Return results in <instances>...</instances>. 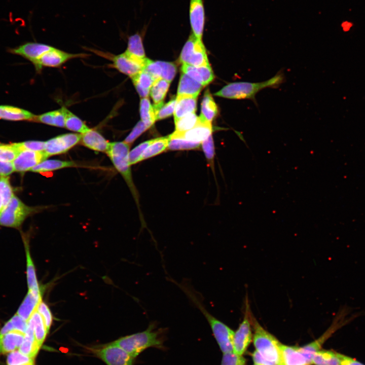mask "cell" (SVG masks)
<instances>
[{"label":"cell","instance_id":"6da1fadb","mask_svg":"<svg viewBox=\"0 0 365 365\" xmlns=\"http://www.w3.org/2000/svg\"><path fill=\"white\" fill-rule=\"evenodd\" d=\"M284 79L283 73L279 71L264 82L231 83L224 86L214 95L229 99H250L256 102V95L260 91L266 88H277L284 82Z\"/></svg>","mask_w":365,"mask_h":365},{"label":"cell","instance_id":"7a4b0ae2","mask_svg":"<svg viewBox=\"0 0 365 365\" xmlns=\"http://www.w3.org/2000/svg\"><path fill=\"white\" fill-rule=\"evenodd\" d=\"M204 315L212 331L214 337L223 353L233 351L234 332L228 326L211 314L204 307L195 294L189 287L178 284Z\"/></svg>","mask_w":365,"mask_h":365},{"label":"cell","instance_id":"3957f363","mask_svg":"<svg viewBox=\"0 0 365 365\" xmlns=\"http://www.w3.org/2000/svg\"><path fill=\"white\" fill-rule=\"evenodd\" d=\"M250 318L254 328L253 344L256 351L263 359L272 365H282L280 343L265 330L251 316V313Z\"/></svg>","mask_w":365,"mask_h":365},{"label":"cell","instance_id":"277c9868","mask_svg":"<svg viewBox=\"0 0 365 365\" xmlns=\"http://www.w3.org/2000/svg\"><path fill=\"white\" fill-rule=\"evenodd\" d=\"M154 328V324H151L144 331L120 338L113 342L135 358L149 347H162L159 333Z\"/></svg>","mask_w":365,"mask_h":365},{"label":"cell","instance_id":"5b68a950","mask_svg":"<svg viewBox=\"0 0 365 365\" xmlns=\"http://www.w3.org/2000/svg\"><path fill=\"white\" fill-rule=\"evenodd\" d=\"M130 146V144L125 141L110 142L106 153L115 167L126 181L137 203L138 195L133 182L130 169L131 165L129 162Z\"/></svg>","mask_w":365,"mask_h":365},{"label":"cell","instance_id":"8992f818","mask_svg":"<svg viewBox=\"0 0 365 365\" xmlns=\"http://www.w3.org/2000/svg\"><path fill=\"white\" fill-rule=\"evenodd\" d=\"M36 208L27 206L17 197L14 196L0 214V225L18 228Z\"/></svg>","mask_w":365,"mask_h":365},{"label":"cell","instance_id":"52a82bcc","mask_svg":"<svg viewBox=\"0 0 365 365\" xmlns=\"http://www.w3.org/2000/svg\"><path fill=\"white\" fill-rule=\"evenodd\" d=\"M180 62L195 67L210 65L206 50L201 40L191 34L181 52Z\"/></svg>","mask_w":365,"mask_h":365},{"label":"cell","instance_id":"ba28073f","mask_svg":"<svg viewBox=\"0 0 365 365\" xmlns=\"http://www.w3.org/2000/svg\"><path fill=\"white\" fill-rule=\"evenodd\" d=\"M107 365H133L134 357L113 342L94 350Z\"/></svg>","mask_w":365,"mask_h":365},{"label":"cell","instance_id":"9c48e42d","mask_svg":"<svg viewBox=\"0 0 365 365\" xmlns=\"http://www.w3.org/2000/svg\"><path fill=\"white\" fill-rule=\"evenodd\" d=\"M244 316L237 331L234 332L233 351L240 355L245 352L251 341L250 311L249 305L246 304Z\"/></svg>","mask_w":365,"mask_h":365},{"label":"cell","instance_id":"30bf717a","mask_svg":"<svg viewBox=\"0 0 365 365\" xmlns=\"http://www.w3.org/2000/svg\"><path fill=\"white\" fill-rule=\"evenodd\" d=\"M81 139V134L59 135L45 141L44 152L48 157L63 154L79 143Z\"/></svg>","mask_w":365,"mask_h":365},{"label":"cell","instance_id":"8fae6325","mask_svg":"<svg viewBox=\"0 0 365 365\" xmlns=\"http://www.w3.org/2000/svg\"><path fill=\"white\" fill-rule=\"evenodd\" d=\"M48 157L44 151L22 150L12 162L14 171L23 173L30 170Z\"/></svg>","mask_w":365,"mask_h":365},{"label":"cell","instance_id":"7c38bea8","mask_svg":"<svg viewBox=\"0 0 365 365\" xmlns=\"http://www.w3.org/2000/svg\"><path fill=\"white\" fill-rule=\"evenodd\" d=\"M189 15L192 33L202 40L206 21L203 0H190Z\"/></svg>","mask_w":365,"mask_h":365},{"label":"cell","instance_id":"4fadbf2b","mask_svg":"<svg viewBox=\"0 0 365 365\" xmlns=\"http://www.w3.org/2000/svg\"><path fill=\"white\" fill-rule=\"evenodd\" d=\"M85 56L81 54L68 53L52 47L41 57L34 67L39 71L43 66L58 67L69 59Z\"/></svg>","mask_w":365,"mask_h":365},{"label":"cell","instance_id":"5bb4252c","mask_svg":"<svg viewBox=\"0 0 365 365\" xmlns=\"http://www.w3.org/2000/svg\"><path fill=\"white\" fill-rule=\"evenodd\" d=\"M52 47L44 44L28 42L15 48L10 49L9 51L27 59L35 66L41 57Z\"/></svg>","mask_w":365,"mask_h":365},{"label":"cell","instance_id":"9a60e30c","mask_svg":"<svg viewBox=\"0 0 365 365\" xmlns=\"http://www.w3.org/2000/svg\"><path fill=\"white\" fill-rule=\"evenodd\" d=\"M211 123L200 118L198 123L193 128L181 132L175 131L170 135L181 138L188 141L201 143L211 135Z\"/></svg>","mask_w":365,"mask_h":365},{"label":"cell","instance_id":"2e32d148","mask_svg":"<svg viewBox=\"0 0 365 365\" xmlns=\"http://www.w3.org/2000/svg\"><path fill=\"white\" fill-rule=\"evenodd\" d=\"M113 61L115 68L131 78L142 71L145 65L128 56L125 52L114 56Z\"/></svg>","mask_w":365,"mask_h":365},{"label":"cell","instance_id":"e0dca14e","mask_svg":"<svg viewBox=\"0 0 365 365\" xmlns=\"http://www.w3.org/2000/svg\"><path fill=\"white\" fill-rule=\"evenodd\" d=\"M282 365H311L312 361L303 353L300 347L284 345L280 343Z\"/></svg>","mask_w":365,"mask_h":365},{"label":"cell","instance_id":"ac0fdd59","mask_svg":"<svg viewBox=\"0 0 365 365\" xmlns=\"http://www.w3.org/2000/svg\"><path fill=\"white\" fill-rule=\"evenodd\" d=\"M20 152L14 143H0V176H8L13 171L11 163Z\"/></svg>","mask_w":365,"mask_h":365},{"label":"cell","instance_id":"d6986e66","mask_svg":"<svg viewBox=\"0 0 365 365\" xmlns=\"http://www.w3.org/2000/svg\"><path fill=\"white\" fill-rule=\"evenodd\" d=\"M81 134V142L85 147L95 151L106 153L109 143L96 130L90 129Z\"/></svg>","mask_w":365,"mask_h":365},{"label":"cell","instance_id":"ffe728a7","mask_svg":"<svg viewBox=\"0 0 365 365\" xmlns=\"http://www.w3.org/2000/svg\"><path fill=\"white\" fill-rule=\"evenodd\" d=\"M42 293L28 290L16 314L27 321L42 300Z\"/></svg>","mask_w":365,"mask_h":365},{"label":"cell","instance_id":"44dd1931","mask_svg":"<svg viewBox=\"0 0 365 365\" xmlns=\"http://www.w3.org/2000/svg\"><path fill=\"white\" fill-rule=\"evenodd\" d=\"M36 115L33 113L18 107L8 105H0V119L12 121H33Z\"/></svg>","mask_w":365,"mask_h":365},{"label":"cell","instance_id":"7402d4cb","mask_svg":"<svg viewBox=\"0 0 365 365\" xmlns=\"http://www.w3.org/2000/svg\"><path fill=\"white\" fill-rule=\"evenodd\" d=\"M24 334L13 331L0 336V354L16 350L22 344Z\"/></svg>","mask_w":365,"mask_h":365},{"label":"cell","instance_id":"603a6c76","mask_svg":"<svg viewBox=\"0 0 365 365\" xmlns=\"http://www.w3.org/2000/svg\"><path fill=\"white\" fill-rule=\"evenodd\" d=\"M125 53L131 58L145 64V57L141 35L136 32L128 39L127 48Z\"/></svg>","mask_w":365,"mask_h":365},{"label":"cell","instance_id":"cb8c5ba5","mask_svg":"<svg viewBox=\"0 0 365 365\" xmlns=\"http://www.w3.org/2000/svg\"><path fill=\"white\" fill-rule=\"evenodd\" d=\"M196 107L197 97L186 95L177 96L174 112V120L195 113Z\"/></svg>","mask_w":365,"mask_h":365},{"label":"cell","instance_id":"d4e9b609","mask_svg":"<svg viewBox=\"0 0 365 365\" xmlns=\"http://www.w3.org/2000/svg\"><path fill=\"white\" fill-rule=\"evenodd\" d=\"M40 348V346L35 340L33 325L29 318L27 321V327L24 334V338L19 348V350L23 354L33 358L36 356Z\"/></svg>","mask_w":365,"mask_h":365},{"label":"cell","instance_id":"484cf974","mask_svg":"<svg viewBox=\"0 0 365 365\" xmlns=\"http://www.w3.org/2000/svg\"><path fill=\"white\" fill-rule=\"evenodd\" d=\"M203 86L185 73H182L178 84L177 96L186 95L197 97Z\"/></svg>","mask_w":365,"mask_h":365},{"label":"cell","instance_id":"4316f807","mask_svg":"<svg viewBox=\"0 0 365 365\" xmlns=\"http://www.w3.org/2000/svg\"><path fill=\"white\" fill-rule=\"evenodd\" d=\"M131 79L139 96L142 98L148 97L155 81L152 76L143 69Z\"/></svg>","mask_w":365,"mask_h":365},{"label":"cell","instance_id":"83f0119b","mask_svg":"<svg viewBox=\"0 0 365 365\" xmlns=\"http://www.w3.org/2000/svg\"><path fill=\"white\" fill-rule=\"evenodd\" d=\"M342 354L332 350H319L313 356L314 365H340Z\"/></svg>","mask_w":365,"mask_h":365},{"label":"cell","instance_id":"f1b7e54d","mask_svg":"<svg viewBox=\"0 0 365 365\" xmlns=\"http://www.w3.org/2000/svg\"><path fill=\"white\" fill-rule=\"evenodd\" d=\"M24 243L26 257V274L28 290L36 293H42L41 287L40 286L37 280L35 266L30 256L29 245L26 241L24 242Z\"/></svg>","mask_w":365,"mask_h":365},{"label":"cell","instance_id":"f546056e","mask_svg":"<svg viewBox=\"0 0 365 365\" xmlns=\"http://www.w3.org/2000/svg\"><path fill=\"white\" fill-rule=\"evenodd\" d=\"M33 122L58 127H65V114L63 108L62 107L59 110L36 116Z\"/></svg>","mask_w":365,"mask_h":365},{"label":"cell","instance_id":"4dcf8cb0","mask_svg":"<svg viewBox=\"0 0 365 365\" xmlns=\"http://www.w3.org/2000/svg\"><path fill=\"white\" fill-rule=\"evenodd\" d=\"M218 113L217 106L208 90L205 93L201 103L199 118L211 123Z\"/></svg>","mask_w":365,"mask_h":365},{"label":"cell","instance_id":"1f68e13d","mask_svg":"<svg viewBox=\"0 0 365 365\" xmlns=\"http://www.w3.org/2000/svg\"><path fill=\"white\" fill-rule=\"evenodd\" d=\"M76 164L72 161L59 160H45L32 168L30 171L38 173L52 171L66 167H74Z\"/></svg>","mask_w":365,"mask_h":365},{"label":"cell","instance_id":"d6a6232c","mask_svg":"<svg viewBox=\"0 0 365 365\" xmlns=\"http://www.w3.org/2000/svg\"><path fill=\"white\" fill-rule=\"evenodd\" d=\"M169 140V135L153 139L151 143L142 155L141 161L152 158L162 153L168 148Z\"/></svg>","mask_w":365,"mask_h":365},{"label":"cell","instance_id":"836d02e7","mask_svg":"<svg viewBox=\"0 0 365 365\" xmlns=\"http://www.w3.org/2000/svg\"><path fill=\"white\" fill-rule=\"evenodd\" d=\"M65 114V127L67 129L83 134L88 131L90 128L79 117L63 106Z\"/></svg>","mask_w":365,"mask_h":365},{"label":"cell","instance_id":"e575fe53","mask_svg":"<svg viewBox=\"0 0 365 365\" xmlns=\"http://www.w3.org/2000/svg\"><path fill=\"white\" fill-rule=\"evenodd\" d=\"M169 85V82L162 78L154 81L150 90V95L155 103L154 105H158L163 103Z\"/></svg>","mask_w":365,"mask_h":365},{"label":"cell","instance_id":"d590c367","mask_svg":"<svg viewBox=\"0 0 365 365\" xmlns=\"http://www.w3.org/2000/svg\"><path fill=\"white\" fill-rule=\"evenodd\" d=\"M30 319L33 325L35 340L41 347L48 332L41 315L36 310L32 313Z\"/></svg>","mask_w":365,"mask_h":365},{"label":"cell","instance_id":"8d00e7d4","mask_svg":"<svg viewBox=\"0 0 365 365\" xmlns=\"http://www.w3.org/2000/svg\"><path fill=\"white\" fill-rule=\"evenodd\" d=\"M13 196V189L8 176H0V214Z\"/></svg>","mask_w":365,"mask_h":365},{"label":"cell","instance_id":"74e56055","mask_svg":"<svg viewBox=\"0 0 365 365\" xmlns=\"http://www.w3.org/2000/svg\"><path fill=\"white\" fill-rule=\"evenodd\" d=\"M27 327V321L16 314L1 328L0 336L13 331H18L24 334Z\"/></svg>","mask_w":365,"mask_h":365},{"label":"cell","instance_id":"f35d334b","mask_svg":"<svg viewBox=\"0 0 365 365\" xmlns=\"http://www.w3.org/2000/svg\"><path fill=\"white\" fill-rule=\"evenodd\" d=\"M140 115L141 121L151 126L156 121L153 106L148 97L142 98L140 102Z\"/></svg>","mask_w":365,"mask_h":365},{"label":"cell","instance_id":"ab89813d","mask_svg":"<svg viewBox=\"0 0 365 365\" xmlns=\"http://www.w3.org/2000/svg\"><path fill=\"white\" fill-rule=\"evenodd\" d=\"M168 149L170 150H189L198 149L201 143L188 141L181 138L169 135Z\"/></svg>","mask_w":365,"mask_h":365},{"label":"cell","instance_id":"60d3db41","mask_svg":"<svg viewBox=\"0 0 365 365\" xmlns=\"http://www.w3.org/2000/svg\"><path fill=\"white\" fill-rule=\"evenodd\" d=\"M199 121V117H197L195 113L175 120V131L181 132L189 130L194 127Z\"/></svg>","mask_w":365,"mask_h":365},{"label":"cell","instance_id":"b9f144b4","mask_svg":"<svg viewBox=\"0 0 365 365\" xmlns=\"http://www.w3.org/2000/svg\"><path fill=\"white\" fill-rule=\"evenodd\" d=\"M176 104V99H173L166 104L163 103L158 105L153 106L156 121L160 120L170 116L174 113Z\"/></svg>","mask_w":365,"mask_h":365},{"label":"cell","instance_id":"7bdbcfd3","mask_svg":"<svg viewBox=\"0 0 365 365\" xmlns=\"http://www.w3.org/2000/svg\"><path fill=\"white\" fill-rule=\"evenodd\" d=\"M7 365H30L33 363V358L21 353L19 350L10 352L7 358Z\"/></svg>","mask_w":365,"mask_h":365},{"label":"cell","instance_id":"ee69618b","mask_svg":"<svg viewBox=\"0 0 365 365\" xmlns=\"http://www.w3.org/2000/svg\"><path fill=\"white\" fill-rule=\"evenodd\" d=\"M152 141L153 139H151L141 143L129 152V162L130 165L141 161L142 155Z\"/></svg>","mask_w":365,"mask_h":365},{"label":"cell","instance_id":"f6af8a7d","mask_svg":"<svg viewBox=\"0 0 365 365\" xmlns=\"http://www.w3.org/2000/svg\"><path fill=\"white\" fill-rule=\"evenodd\" d=\"M37 311L41 315L46 329L49 332L53 322V315L48 306L42 300L38 304Z\"/></svg>","mask_w":365,"mask_h":365},{"label":"cell","instance_id":"bcb514c9","mask_svg":"<svg viewBox=\"0 0 365 365\" xmlns=\"http://www.w3.org/2000/svg\"><path fill=\"white\" fill-rule=\"evenodd\" d=\"M161 68V78L170 83L173 79L176 72V67L171 62L157 61Z\"/></svg>","mask_w":365,"mask_h":365},{"label":"cell","instance_id":"7dc6e473","mask_svg":"<svg viewBox=\"0 0 365 365\" xmlns=\"http://www.w3.org/2000/svg\"><path fill=\"white\" fill-rule=\"evenodd\" d=\"M14 143L20 152L22 150L44 151L45 149V141H42L29 140Z\"/></svg>","mask_w":365,"mask_h":365},{"label":"cell","instance_id":"c3c4849f","mask_svg":"<svg viewBox=\"0 0 365 365\" xmlns=\"http://www.w3.org/2000/svg\"><path fill=\"white\" fill-rule=\"evenodd\" d=\"M221 365H246V359L233 351L224 353Z\"/></svg>","mask_w":365,"mask_h":365},{"label":"cell","instance_id":"681fc988","mask_svg":"<svg viewBox=\"0 0 365 365\" xmlns=\"http://www.w3.org/2000/svg\"><path fill=\"white\" fill-rule=\"evenodd\" d=\"M150 127L151 126L150 125L144 123L141 120L134 127L131 132L126 137L124 141L131 144L138 137H139Z\"/></svg>","mask_w":365,"mask_h":365},{"label":"cell","instance_id":"f907efd6","mask_svg":"<svg viewBox=\"0 0 365 365\" xmlns=\"http://www.w3.org/2000/svg\"><path fill=\"white\" fill-rule=\"evenodd\" d=\"M143 69L150 74L155 80L161 78V68L157 61L154 62L147 58Z\"/></svg>","mask_w":365,"mask_h":365},{"label":"cell","instance_id":"816d5d0a","mask_svg":"<svg viewBox=\"0 0 365 365\" xmlns=\"http://www.w3.org/2000/svg\"><path fill=\"white\" fill-rule=\"evenodd\" d=\"M202 146L203 152L208 161L210 164H213L214 156V147L211 135L202 141Z\"/></svg>","mask_w":365,"mask_h":365},{"label":"cell","instance_id":"f5cc1de1","mask_svg":"<svg viewBox=\"0 0 365 365\" xmlns=\"http://www.w3.org/2000/svg\"><path fill=\"white\" fill-rule=\"evenodd\" d=\"M203 80V86L209 84L214 79V75L210 65L196 67Z\"/></svg>","mask_w":365,"mask_h":365},{"label":"cell","instance_id":"db71d44e","mask_svg":"<svg viewBox=\"0 0 365 365\" xmlns=\"http://www.w3.org/2000/svg\"><path fill=\"white\" fill-rule=\"evenodd\" d=\"M340 365H365L357 359L350 356L342 354Z\"/></svg>","mask_w":365,"mask_h":365},{"label":"cell","instance_id":"11a10c76","mask_svg":"<svg viewBox=\"0 0 365 365\" xmlns=\"http://www.w3.org/2000/svg\"><path fill=\"white\" fill-rule=\"evenodd\" d=\"M252 356L255 364L259 365H272L270 363L263 359L256 350L253 353Z\"/></svg>","mask_w":365,"mask_h":365},{"label":"cell","instance_id":"9f6ffc18","mask_svg":"<svg viewBox=\"0 0 365 365\" xmlns=\"http://www.w3.org/2000/svg\"><path fill=\"white\" fill-rule=\"evenodd\" d=\"M353 23L349 21L345 20L341 24V27L343 31L348 32L352 28Z\"/></svg>","mask_w":365,"mask_h":365},{"label":"cell","instance_id":"6f0895ef","mask_svg":"<svg viewBox=\"0 0 365 365\" xmlns=\"http://www.w3.org/2000/svg\"><path fill=\"white\" fill-rule=\"evenodd\" d=\"M254 365H259V364H254Z\"/></svg>","mask_w":365,"mask_h":365},{"label":"cell","instance_id":"680465c9","mask_svg":"<svg viewBox=\"0 0 365 365\" xmlns=\"http://www.w3.org/2000/svg\"><path fill=\"white\" fill-rule=\"evenodd\" d=\"M30 365H34V364H33H33H30Z\"/></svg>","mask_w":365,"mask_h":365}]
</instances>
